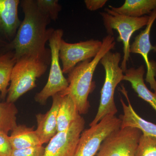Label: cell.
I'll return each instance as SVG.
<instances>
[{"label":"cell","mask_w":156,"mask_h":156,"mask_svg":"<svg viewBox=\"0 0 156 156\" xmlns=\"http://www.w3.org/2000/svg\"><path fill=\"white\" fill-rule=\"evenodd\" d=\"M18 110L14 103L0 101V131L9 134L17 126Z\"/></svg>","instance_id":"cell-20"},{"label":"cell","mask_w":156,"mask_h":156,"mask_svg":"<svg viewBox=\"0 0 156 156\" xmlns=\"http://www.w3.org/2000/svg\"><path fill=\"white\" fill-rule=\"evenodd\" d=\"M51 56H24L17 60L11 73L6 101L14 103L36 87V82L47 71Z\"/></svg>","instance_id":"cell-3"},{"label":"cell","mask_w":156,"mask_h":156,"mask_svg":"<svg viewBox=\"0 0 156 156\" xmlns=\"http://www.w3.org/2000/svg\"><path fill=\"white\" fill-rule=\"evenodd\" d=\"M61 95L58 93L52 97L51 108L46 113L36 115L37 128L35 131L42 144L49 142L57 133V115Z\"/></svg>","instance_id":"cell-12"},{"label":"cell","mask_w":156,"mask_h":156,"mask_svg":"<svg viewBox=\"0 0 156 156\" xmlns=\"http://www.w3.org/2000/svg\"><path fill=\"white\" fill-rule=\"evenodd\" d=\"M107 2V0H85L84 3L88 10L95 11L103 8Z\"/></svg>","instance_id":"cell-25"},{"label":"cell","mask_w":156,"mask_h":156,"mask_svg":"<svg viewBox=\"0 0 156 156\" xmlns=\"http://www.w3.org/2000/svg\"><path fill=\"white\" fill-rule=\"evenodd\" d=\"M16 62L14 50H8L0 54V92L3 100L7 98L12 70Z\"/></svg>","instance_id":"cell-19"},{"label":"cell","mask_w":156,"mask_h":156,"mask_svg":"<svg viewBox=\"0 0 156 156\" xmlns=\"http://www.w3.org/2000/svg\"><path fill=\"white\" fill-rule=\"evenodd\" d=\"M44 150L45 147L43 145L13 149L11 156H43Z\"/></svg>","instance_id":"cell-23"},{"label":"cell","mask_w":156,"mask_h":156,"mask_svg":"<svg viewBox=\"0 0 156 156\" xmlns=\"http://www.w3.org/2000/svg\"><path fill=\"white\" fill-rule=\"evenodd\" d=\"M37 6L50 20L56 21L62 10L58 0H36Z\"/></svg>","instance_id":"cell-22"},{"label":"cell","mask_w":156,"mask_h":156,"mask_svg":"<svg viewBox=\"0 0 156 156\" xmlns=\"http://www.w3.org/2000/svg\"><path fill=\"white\" fill-rule=\"evenodd\" d=\"M20 2L19 0H0V35L10 42L21 23L18 12Z\"/></svg>","instance_id":"cell-13"},{"label":"cell","mask_w":156,"mask_h":156,"mask_svg":"<svg viewBox=\"0 0 156 156\" xmlns=\"http://www.w3.org/2000/svg\"><path fill=\"white\" fill-rule=\"evenodd\" d=\"M85 125L81 115L67 130L57 132L45 147L43 156H75Z\"/></svg>","instance_id":"cell-10"},{"label":"cell","mask_w":156,"mask_h":156,"mask_svg":"<svg viewBox=\"0 0 156 156\" xmlns=\"http://www.w3.org/2000/svg\"><path fill=\"white\" fill-rule=\"evenodd\" d=\"M63 35L62 29L54 30L49 41L51 62L48 80L43 89L37 93L34 97L35 101L42 105L46 104L49 98L63 92L68 87L67 80L63 75L59 63V48Z\"/></svg>","instance_id":"cell-6"},{"label":"cell","mask_w":156,"mask_h":156,"mask_svg":"<svg viewBox=\"0 0 156 156\" xmlns=\"http://www.w3.org/2000/svg\"><path fill=\"white\" fill-rule=\"evenodd\" d=\"M9 44H9H7L5 41L3 40V37L0 35V54L6 52V51H3L5 48H8L9 50H11L9 47Z\"/></svg>","instance_id":"cell-26"},{"label":"cell","mask_w":156,"mask_h":156,"mask_svg":"<svg viewBox=\"0 0 156 156\" xmlns=\"http://www.w3.org/2000/svg\"><path fill=\"white\" fill-rule=\"evenodd\" d=\"M145 73L143 65L137 68L127 69L124 73L123 80L129 82L138 97L149 104L156 112V92H151L144 83V76Z\"/></svg>","instance_id":"cell-15"},{"label":"cell","mask_w":156,"mask_h":156,"mask_svg":"<svg viewBox=\"0 0 156 156\" xmlns=\"http://www.w3.org/2000/svg\"><path fill=\"white\" fill-rule=\"evenodd\" d=\"M104 25L108 35L113 36V30L119 34L118 41L122 42L124 56L121 67L125 73L127 70V62L130 57V40L136 31L146 26L149 16L140 17H132L118 14L109 8L105 9V12L100 13Z\"/></svg>","instance_id":"cell-5"},{"label":"cell","mask_w":156,"mask_h":156,"mask_svg":"<svg viewBox=\"0 0 156 156\" xmlns=\"http://www.w3.org/2000/svg\"><path fill=\"white\" fill-rule=\"evenodd\" d=\"M120 89L128 103V104L125 103L122 98L121 97L120 101L123 111V114L120 115L119 117L122 122L121 128L129 127L137 128L144 135L156 137V124L148 122L140 116L131 105L128 92L123 85L121 86Z\"/></svg>","instance_id":"cell-14"},{"label":"cell","mask_w":156,"mask_h":156,"mask_svg":"<svg viewBox=\"0 0 156 156\" xmlns=\"http://www.w3.org/2000/svg\"><path fill=\"white\" fill-rule=\"evenodd\" d=\"M121 119L106 116L96 125L83 131L75 156H95L107 137L121 128Z\"/></svg>","instance_id":"cell-7"},{"label":"cell","mask_w":156,"mask_h":156,"mask_svg":"<svg viewBox=\"0 0 156 156\" xmlns=\"http://www.w3.org/2000/svg\"><path fill=\"white\" fill-rule=\"evenodd\" d=\"M122 59L121 53L109 51L100 60V63L105 71V79L101 91L100 103L97 114L89 124L96 125L106 116L115 115L118 112L115 101V90L123 80L124 73L120 66Z\"/></svg>","instance_id":"cell-4"},{"label":"cell","mask_w":156,"mask_h":156,"mask_svg":"<svg viewBox=\"0 0 156 156\" xmlns=\"http://www.w3.org/2000/svg\"><path fill=\"white\" fill-rule=\"evenodd\" d=\"M142 132L132 127L120 128L107 137L96 156H135Z\"/></svg>","instance_id":"cell-8"},{"label":"cell","mask_w":156,"mask_h":156,"mask_svg":"<svg viewBox=\"0 0 156 156\" xmlns=\"http://www.w3.org/2000/svg\"><path fill=\"white\" fill-rule=\"evenodd\" d=\"M135 156H156V137L141 134Z\"/></svg>","instance_id":"cell-21"},{"label":"cell","mask_w":156,"mask_h":156,"mask_svg":"<svg viewBox=\"0 0 156 156\" xmlns=\"http://www.w3.org/2000/svg\"><path fill=\"white\" fill-rule=\"evenodd\" d=\"M12 151L9 136L0 131V156H11Z\"/></svg>","instance_id":"cell-24"},{"label":"cell","mask_w":156,"mask_h":156,"mask_svg":"<svg viewBox=\"0 0 156 156\" xmlns=\"http://www.w3.org/2000/svg\"><path fill=\"white\" fill-rule=\"evenodd\" d=\"M20 5L24 18L9 44L17 61L24 56L50 57V50L46 48V44L54 30L47 28L51 20L40 11L36 0H22Z\"/></svg>","instance_id":"cell-1"},{"label":"cell","mask_w":156,"mask_h":156,"mask_svg":"<svg viewBox=\"0 0 156 156\" xmlns=\"http://www.w3.org/2000/svg\"><path fill=\"white\" fill-rule=\"evenodd\" d=\"M118 14L132 17H140L150 14L156 9V0H126L120 7L109 6Z\"/></svg>","instance_id":"cell-16"},{"label":"cell","mask_w":156,"mask_h":156,"mask_svg":"<svg viewBox=\"0 0 156 156\" xmlns=\"http://www.w3.org/2000/svg\"><path fill=\"white\" fill-rule=\"evenodd\" d=\"M59 93L61 98L57 115V132L67 130L81 116L70 95Z\"/></svg>","instance_id":"cell-17"},{"label":"cell","mask_w":156,"mask_h":156,"mask_svg":"<svg viewBox=\"0 0 156 156\" xmlns=\"http://www.w3.org/2000/svg\"><path fill=\"white\" fill-rule=\"evenodd\" d=\"M13 149L43 145L34 127L17 125L9 136Z\"/></svg>","instance_id":"cell-18"},{"label":"cell","mask_w":156,"mask_h":156,"mask_svg":"<svg viewBox=\"0 0 156 156\" xmlns=\"http://www.w3.org/2000/svg\"><path fill=\"white\" fill-rule=\"evenodd\" d=\"M102 41L91 40L76 43H69L63 39L60 43L59 58L62 63L63 73L68 74L82 62L92 59L98 53Z\"/></svg>","instance_id":"cell-9"},{"label":"cell","mask_w":156,"mask_h":156,"mask_svg":"<svg viewBox=\"0 0 156 156\" xmlns=\"http://www.w3.org/2000/svg\"><path fill=\"white\" fill-rule=\"evenodd\" d=\"M115 44L113 36L108 35L102 40L101 48L94 58L79 63L69 73L68 87L60 93L70 95L80 115L86 114L90 108L88 97L95 88L93 78L98 65L106 53L114 49Z\"/></svg>","instance_id":"cell-2"},{"label":"cell","mask_w":156,"mask_h":156,"mask_svg":"<svg viewBox=\"0 0 156 156\" xmlns=\"http://www.w3.org/2000/svg\"><path fill=\"white\" fill-rule=\"evenodd\" d=\"M148 22L145 29L137 35L132 44L130 45V53L140 54L142 56L147 67L145 81L150 85L151 88L156 92V68L149 59L151 51L156 52V46L151 44L150 40L151 30L156 19V9L149 14Z\"/></svg>","instance_id":"cell-11"}]
</instances>
